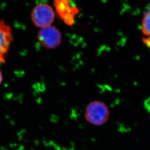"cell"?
I'll use <instances>...</instances> for the list:
<instances>
[{"label": "cell", "mask_w": 150, "mask_h": 150, "mask_svg": "<svg viewBox=\"0 0 150 150\" xmlns=\"http://www.w3.org/2000/svg\"><path fill=\"white\" fill-rule=\"evenodd\" d=\"M108 108L105 103L95 100L86 106L85 111L86 120L92 125L100 126L104 125L109 119Z\"/></svg>", "instance_id": "7a4b0ae2"}, {"label": "cell", "mask_w": 150, "mask_h": 150, "mask_svg": "<svg viewBox=\"0 0 150 150\" xmlns=\"http://www.w3.org/2000/svg\"><path fill=\"white\" fill-rule=\"evenodd\" d=\"M54 8L63 23L71 26L74 24L75 17L79 13L78 8L68 0H55L54 1Z\"/></svg>", "instance_id": "277c9868"}, {"label": "cell", "mask_w": 150, "mask_h": 150, "mask_svg": "<svg viewBox=\"0 0 150 150\" xmlns=\"http://www.w3.org/2000/svg\"><path fill=\"white\" fill-rule=\"evenodd\" d=\"M37 39L43 48L52 50L59 46L62 37L59 30L54 26L52 25L40 29L37 35Z\"/></svg>", "instance_id": "3957f363"}, {"label": "cell", "mask_w": 150, "mask_h": 150, "mask_svg": "<svg viewBox=\"0 0 150 150\" xmlns=\"http://www.w3.org/2000/svg\"><path fill=\"white\" fill-rule=\"evenodd\" d=\"M142 30L145 35L150 37V11L144 15L142 21Z\"/></svg>", "instance_id": "8992f818"}, {"label": "cell", "mask_w": 150, "mask_h": 150, "mask_svg": "<svg viewBox=\"0 0 150 150\" xmlns=\"http://www.w3.org/2000/svg\"><path fill=\"white\" fill-rule=\"evenodd\" d=\"M144 42L147 44V45L150 47V37H149L148 38H147L146 40H144Z\"/></svg>", "instance_id": "52a82bcc"}, {"label": "cell", "mask_w": 150, "mask_h": 150, "mask_svg": "<svg viewBox=\"0 0 150 150\" xmlns=\"http://www.w3.org/2000/svg\"><path fill=\"white\" fill-rule=\"evenodd\" d=\"M3 74L1 73V71H0V85L3 82Z\"/></svg>", "instance_id": "ba28073f"}, {"label": "cell", "mask_w": 150, "mask_h": 150, "mask_svg": "<svg viewBox=\"0 0 150 150\" xmlns=\"http://www.w3.org/2000/svg\"><path fill=\"white\" fill-rule=\"evenodd\" d=\"M13 40L11 28L4 20H0V64L6 63Z\"/></svg>", "instance_id": "5b68a950"}, {"label": "cell", "mask_w": 150, "mask_h": 150, "mask_svg": "<svg viewBox=\"0 0 150 150\" xmlns=\"http://www.w3.org/2000/svg\"><path fill=\"white\" fill-rule=\"evenodd\" d=\"M55 16V10L46 3L35 5L31 13L32 22L34 25L40 29L52 25Z\"/></svg>", "instance_id": "6da1fadb"}]
</instances>
